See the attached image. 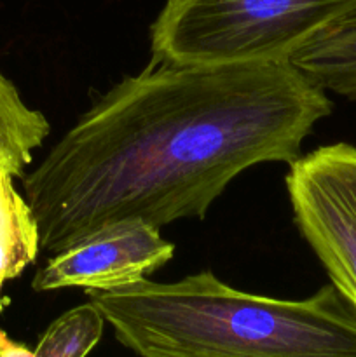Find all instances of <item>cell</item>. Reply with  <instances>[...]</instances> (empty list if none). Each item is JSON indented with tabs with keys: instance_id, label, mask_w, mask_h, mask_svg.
<instances>
[{
	"instance_id": "2",
	"label": "cell",
	"mask_w": 356,
	"mask_h": 357,
	"mask_svg": "<svg viewBox=\"0 0 356 357\" xmlns=\"http://www.w3.org/2000/svg\"><path fill=\"white\" fill-rule=\"evenodd\" d=\"M86 295L119 344L140 357H356V310L334 284L279 300L205 271Z\"/></svg>"
},
{
	"instance_id": "3",
	"label": "cell",
	"mask_w": 356,
	"mask_h": 357,
	"mask_svg": "<svg viewBox=\"0 0 356 357\" xmlns=\"http://www.w3.org/2000/svg\"><path fill=\"white\" fill-rule=\"evenodd\" d=\"M356 13V0H164L150 26L152 63L278 61Z\"/></svg>"
},
{
	"instance_id": "4",
	"label": "cell",
	"mask_w": 356,
	"mask_h": 357,
	"mask_svg": "<svg viewBox=\"0 0 356 357\" xmlns=\"http://www.w3.org/2000/svg\"><path fill=\"white\" fill-rule=\"evenodd\" d=\"M285 181L300 236L356 310V167L349 143L300 155Z\"/></svg>"
},
{
	"instance_id": "5",
	"label": "cell",
	"mask_w": 356,
	"mask_h": 357,
	"mask_svg": "<svg viewBox=\"0 0 356 357\" xmlns=\"http://www.w3.org/2000/svg\"><path fill=\"white\" fill-rule=\"evenodd\" d=\"M175 244L140 218L107 223L52 255L35 274L38 293L65 288L115 289L145 279L173 258Z\"/></svg>"
},
{
	"instance_id": "6",
	"label": "cell",
	"mask_w": 356,
	"mask_h": 357,
	"mask_svg": "<svg viewBox=\"0 0 356 357\" xmlns=\"http://www.w3.org/2000/svg\"><path fill=\"white\" fill-rule=\"evenodd\" d=\"M288 61L323 91L356 101V13L318 31Z\"/></svg>"
},
{
	"instance_id": "8",
	"label": "cell",
	"mask_w": 356,
	"mask_h": 357,
	"mask_svg": "<svg viewBox=\"0 0 356 357\" xmlns=\"http://www.w3.org/2000/svg\"><path fill=\"white\" fill-rule=\"evenodd\" d=\"M49 132L51 124L45 115L28 107L13 80L0 70V169L23 178Z\"/></svg>"
},
{
	"instance_id": "11",
	"label": "cell",
	"mask_w": 356,
	"mask_h": 357,
	"mask_svg": "<svg viewBox=\"0 0 356 357\" xmlns=\"http://www.w3.org/2000/svg\"><path fill=\"white\" fill-rule=\"evenodd\" d=\"M349 157H351L353 164H355V167H356V146L349 145Z\"/></svg>"
},
{
	"instance_id": "10",
	"label": "cell",
	"mask_w": 356,
	"mask_h": 357,
	"mask_svg": "<svg viewBox=\"0 0 356 357\" xmlns=\"http://www.w3.org/2000/svg\"><path fill=\"white\" fill-rule=\"evenodd\" d=\"M0 357H37L34 351L23 344H17L7 337L6 331L0 328Z\"/></svg>"
},
{
	"instance_id": "9",
	"label": "cell",
	"mask_w": 356,
	"mask_h": 357,
	"mask_svg": "<svg viewBox=\"0 0 356 357\" xmlns=\"http://www.w3.org/2000/svg\"><path fill=\"white\" fill-rule=\"evenodd\" d=\"M103 314L93 302L61 314L45 330L34 349L37 357H86L100 342L105 328Z\"/></svg>"
},
{
	"instance_id": "7",
	"label": "cell",
	"mask_w": 356,
	"mask_h": 357,
	"mask_svg": "<svg viewBox=\"0 0 356 357\" xmlns=\"http://www.w3.org/2000/svg\"><path fill=\"white\" fill-rule=\"evenodd\" d=\"M38 253L40 236L34 211L14 187V178L0 169V312L7 305L3 286L20 278Z\"/></svg>"
},
{
	"instance_id": "1",
	"label": "cell",
	"mask_w": 356,
	"mask_h": 357,
	"mask_svg": "<svg viewBox=\"0 0 356 357\" xmlns=\"http://www.w3.org/2000/svg\"><path fill=\"white\" fill-rule=\"evenodd\" d=\"M332 108L288 59L150 61L101 94L21 178L40 251L59 253L119 220L159 230L202 220L248 167L295 162Z\"/></svg>"
}]
</instances>
